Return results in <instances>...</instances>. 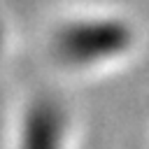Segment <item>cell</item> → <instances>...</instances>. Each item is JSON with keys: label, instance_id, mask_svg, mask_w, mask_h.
Wrapping results in <instances>:
<instances>
[{"label": "cell", "instance_id": "cell-1", "mask_svg": "<svg viewBox=\"0 0 149 149\" xmlns=\"http://www.w3.org/2000/svg\"><path fill=\"white\" fill-rule=\"evenodd\" d=\"M126 28L112 21H77L61 33V51L86 63V58H98L119 51L126 44Z\"/></svg>", "mask_w": 149, "mask_h": 149}]
</instances>
